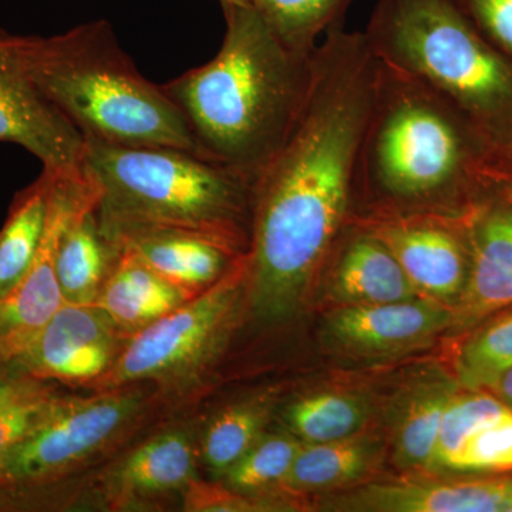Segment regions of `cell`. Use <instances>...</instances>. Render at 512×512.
<instances>
[{
  "instance_id": "44dd1931",
  "label": "cell",
  "mask_w": 512,
  "mask_h": 512,
  "mask_svg": "<svg viewBox=\"0 0 512 512\" xmlns=\"http://www.w3.org/2000/svg\"><path fill=\"white\" fill-rule=\"evenodd\" d=\"M52 184L53 174L43 170L10 204L0 229V299L25 278L35 261L46 231Z\"/></svg>"
},
{
  "instance_id": "e575fe53",
  "label": "cell",
  "mask_w": 512,
  "mask_h": 512,
  "mask_svg": "<svg viewBox=\"0 0 512 512\" xmlns=\"http://www.w3.org/2000/svg\"><path fill=\"white\" fill-rule=\"evenodd\" d=\"M35 380L39 379L29 376L19 366L0 363V404L22 392L25 387H28Z\"/></svg>"
},
{
  "instance_id": "7a4b0ae2",
  "label": "cell",
  "mask_w": 512,
  "mask_h": 512,
  "mask_svg": "<svg viewBox=\"0 0 512 512\" xmlns=\"http://www.w3.org/2000/svg\"><path fill=\"white\" fill-rule=\"evenodd\" d=\"M222 12L227 30L217 55L161 86L198 156L254 184L301 117L315 52L286 45L251 5Z\"/></svg>"
},
{
  "instance_id": "ba28073f",
  "label": "cell",
  "mask_w": 512,
  "mask_h": 512,
  "mask_svg": "<svg viewBox=\"0 0 512 512\" xmlns=\"http://www.w3.org/2000/svg\"><path fill=\"white\" fill-rule=\"evenodd\" d=\"M144 399L124 387L92 397L57 396L42 423L0 457V495L55 483L136 426Z\"/></svg>"
},
{
  "instance_id": "d6986e66",
  "label": "cell",
  "mask_w": 512,
  "mask_h": 512,
  "mask_svg": "<svg viewBox=\"0 0 512 512\" xmlns=\"http://www.w3.org/2000/svg\"><path fill=\"white\" fill-rule=\"evenodd\" d=\"M192 296L158 275L137 256L120 251L94 305L131 336Z\"/></svg>"
},
{
  "instance_id": "83f0119b",
  "label": "cell",
  "mask_w": 512,
  "mask_h": 512,
  "mask_svg": "<svg viewBox=\"0 0 512 512\" xmlns=\"http://www.w3.org/2000/svg\"><path fill=\"white\" fill-rule=\"evenodd\" d=\"M512 366V312L495 319L466 343L458 357V372L467 386L490 387Z\"/></svg>"
},
{
  "instance_id": "9c48e42d",
  "label": "cell",
  "mask_w": 512,
  "mask_h": 512,
  "mask_svg": "<svg viewBox=\"0 0 512 512\" xmlns=\"http://www.w3.org/2000/svg\"><path fill=\"white\" fill-rule=\"evenodd\" d=\"M49 171V170H47ZM49 217L35 261L15 288L0 299V363L18 360L63 305L56 275L60 239L74 217L96 207L99 188L86 173H53Z\"/></svg>"
},
{
  "instance_id": "8d00e7d4",
  "label": "cell",
  "mask_w": 512,
  "mask_h": 512,
  "mask_svg": "<svg viewBox=\"0 0 512 512\" xmlns=\"http://www.w3.org/2000/svg\"><path fill=\"white\" fill-rule=\"evenodd\" d=\"M491 184L494 185L495 191L501 198L512 204V180L495 181Z\"/></svg>"
},
{
  "instance_id": "8992f818",
  "label": "cell",
  "mask_w": 512,
  "mask_h": 512,
  "mask_svg": "<svg viewBox=\"0 0 512 512\" xmlns=\"http://www.w3.org/2000/svg\"><path fill=\"white\" fill-rule=\"evenodd\" d=\"M363 33L380 63L440 94L490 150L512 136V62L456 0H376Z\"/></svg>"
},
{
  "instance_id": "f546056e",
  "label": "cell",
  "mask_w": 512,
  "mask_h": 512,
  "mask_svg": "<svg viewBox=\"0 0 512 512\" xmlns=\"http://www.w3.org/2000/svg\"><path fill=\"white\" fill-rule=\"evenodd\" d=\"M447 468L460 471L512 470V410L468 437Z\"/></svg>"
},
{
  "instance_id": "836d02e7",
  "label": "cell",
  "mask_w": 512,
  "mask_h": 512,
  "mask_svg": "<svg viewBox=\"0 0 512 512\" xmlns=\"http://www.w3.org/2000/svg\"><path fill=\"white\" fill-rule=\"evenodd\" d=\"M483 175L490 183L512 180V136L488 151L484 158Z\"/></svg>"
},
{
  "instance_id": "e0dca14e",
  "label": "cell",
  "mask_w": 512,
  "mask_h": 512,
  "mask_svg": "<svg viewBox=\"0 0 512 512\" xmlns=\"http://www.w3.org/2000/svg\"><path fill=\"white\" fill-rule=\"evenodd\" d=\"M349 225V224H348ZM346 225L333 242V288L348 305H382L417 299L416 291L390 249L367 225Z\"/></svg>"
},
{
  "instance_id": "4fadbf2b",
  "label": "cell",
  "mask_w": 512,
  "mask_h": 512,
  "mask_svg": "<svg viewBox=\"0 0 512 512\" xmlns=\"http://www.w3.org/2000/svg\"><path fill=\"white\" fill-rule=\"evenodd\" d=\"M495 197L471 217L467 279L451 322L460 328L512 306V204Z\"/></svg>"
},
{
  "instance_id": "5bb4252c",
  "label": "cell",
  "mask_w": 512,
  "mask_h": 512,
  "mask_svg": "<svg viewBox=\"0 0 512 512\" xmlns=\"http://www.w3.org/2000/svg\"><path fill=\"white\" fill-rule=\"evenodd\" d=\"M451 322L453 315L439 303L412 299L382 305H348L332 315L328 330L342 348L380 355L423 345Z\"/></svg>"
},
{
  "instance_id": "7402d4cb",
  "label": "cell",
  "mask_w": 512,
  "mask_h": 512,
  "mask_svg": "<svg viewBox=\"0 0 512 512\" xmlns=\"http://www.w3.org/2000/svg\"><path fill=\"white\" fill-rule=\"evenodd\" d=\"M379 448L372 441L346 440L303 444L282 487L316 491L352 483L375 466Z\"/></svg>"
},
{
  "instance_id": "603a6c76",
  "label": "cell",
  "mask_w": 512,
  "mask_h": 512,
  "mask_svg": "<svg viewBox=\"0 0 512 512\" xmlns=\"http://www.w3.org/2000/svg\"><path fill=\"white\" fill-rule=\"evenodd\" d=\"M276 35L303 55H312L329 30L343 26L352 0H248Z\"/></svg>"
},
{
  "instance_id": "6da1fadb",
  "label": "cell",
  "mask_w": 512,
  "mask_h": 512,
  "mask_svg": "<svg viewBox=\"0 0 512 512\" xmlns=\"http://www.w3.org/2000/svg\"><path fill=\"white\" fill-rule=\"evenodd\" d=\"M379 60L365 33L329 30L313 55L311 89L291 137L252 190L248 291L264 322L301 305L333 242L350 222L360 141Z\"/></svg>"
},
{
  "instance_id": "5b68a950",
  "label": "cell",
  "mask_w": 512,
  "mask_h": 512,
  "mask_svg": "<svg viewBox=\"0 0 512 512\" xmlns=\"http://www.w3.org/2000/svg\"><path fill=\"white\" fill-rule=\"evenodd\" d=\"M96 215L111 244L144 231L205 235L248 254L254 184L192 151L86 141Z\"/></svg>"
},
{
  "instance_id": "d590c367",
  "label": "cell",
  "mask_w": 512,
  "mask_h": 512,
  "mask_svg": "<svg viewBox=\"0 0 512 512\" xmlns=\"http://www.w3.org/2000/svg\"><path fill=\"white\" fill-rule=\"evenodd\" d=\"M490 387L497 390L505 402L512 404V366L500 373Z\"/></svg>"
},
{
  "instance_id": "ac0fdd59",
  "label": "cell",
  "mask_w": 512,
  "mask_h": 512,
  "mask_svg": "<svg viewBox=\"0 0 512 512\" xmlns=\"http://www.w3.org/2000/svg\"><path fill=\"white\" fill-rule=\"evenodd\" d=\"M191 295L210 288L247 254L217 239L184 231H144L114 244Z\"/></svg>"
},
{
  "instance_id": "2e32d148",
  "label": "cell",
  "mask_w": 512,
  "mask_h": 512,
  "mask_svg": "<svg viewBox=\"0 0 512 512\" xmlns=\"http://www.w3.org/2000/svg\"><path fill=\"white\" fill-rule=\"evenodd\" d=\"M195 478V447L190 434L168 430L144 441L104 480L106 498L111 508L143 503L161 495L183 491Z\"/></svg>"
},
{
  "instance_id": "f1b7e54d",
  "label": "cell",
  "mask_w": 512,
  "mask_h": 512,
  "mask_svg": "<svg viewBox=\"0 0 512 512\" xmlns=\"http://www.w3.org/2000/svg\"><path fill=\"white\" fill-rule=\"evenodd\" d=\"M510 410L488 394L451 397L441 420L434 466L448 467L468 437Z\"/></svg>"
},
{
  "instance_id": "3957f363",
  "label": "cell",
  "mask_w": 512,
  "mask_h": 512,
  "mask_svg": "<svg viewBox=\"0 0 512 512\" xmlns=\"http://www.w3.org/2000/svg\"><path fill=\"white\" fill-rule=\"evenodd\" d=\"M490 147L470 121L419 80L379 62L372 110L357 154L353 210L369 201L377 217L443 214L490 190Z\"/></svg>"
},
{
  "instance_id": "7c38bea8",
  "label": "cell",
  "mask_w": 512,
  "mask_h": 512,
  "mask_svg": "<svg viewBox=\"0 0 512 512\" xmlns=\"http://www.w3.org/2000/svg\"><path fill=\"white\" fill-rule=\"evenodd\" d=\"M0 141L25 148L43 170H83L86 140L36 89L12 56L0 30Z\"/></svg>"
},
{
  "instance_id": "ffe728a7",
  "label": "cell",
  "mask_w": 512,
  "mask_h": 512,
  "mask_svg": "<svg viewBox=\"0 0 512 512\" xmlns=\"http://www.w3.org/2000/svg\"><path fill=\"white\" fill-rule=\"evenodd\" d=\"M96 207L74 217L60 239L56 275L66 303L94 305L120 254L101 231Z\"/></svg>"
},
{
  "instance_id": "30bf717a",
  "label": "cell",
  "mask_w": 512,
  "mask_h": 512,
  "mask_svg": "<svg viewBox=\"0 0 512 512\" xmlns=\"http://www.w3.org/2000/svg\"><path fill=\"white\" fill-rule=\"evenodd\" d=\"M130 336L96 305L63 302L18 366L35 379L94 383L103 379Z\"/></svg>"
},
{
  "instance_id": "d4e9b609",
  "label": "cell",
  "mask_w": 512,
  "mask_h": 512,
  "mask_svg": "<svg viewBox=\"0 0 512 512\" xmlns=\"http://www.w3.org/2000/svg\"><path fill=\"white\" fill-rule=\"evenodd\" d=\"M451 397L446 387L431 386L410 402L394 439V456L400 466L434 467L441 420Z\"/></svg>"
},
{
  "instance_id": "8fae6325",
  "label": "cell",
  "mask_w": 512,
  "mask_h": 512,
  "mask_svg": "<svg viewBox=\"0 0 512 512\" xmlns=\"http://www.w3.org/2000/svg\"><path fill=\"white\" fill-rule=\"evenodd\" d=\"M470 221L461 225L450 215L407 214L372 218L366 225L390 249L417 292L446 301L466 284Z\"/></svg>"
},
{
  "instance_id": "74e56055",
  "label": "cell",
  "mask_w": 512,
  "mask_h": 512,
  "mask_svg": "<svg viewBox=\"0 0 512 512\" xmlns=\"http://www.w3.org/2000/svg\"><path fill=\"white\" fill-rule=\"evenodd\" d=\"M221 8H227L232 5H249L248 0H220Z\"/></svg>"
},
{
  "instance_id": "4dcf8cb0",
  "label": "cell",
  "mask_w": 512,
  "mask_h": 512,
  "mask_svg": "<svg viewBox=\"0 0 512 512\" xmlns=\"http://www.w3.org/2000/svg\"><path fill=\"white\" fill-rule=\"evenodd\" d=\"M59 394L43 380L28 387L0 404V457L18 446L42 423Z\"/></svg>"
},
{
  "instance_id": "52a82bcc",
  "label": "cell",
  "mask_w": 512,
  "mask_h": 512,
  "mask_svg": "<svg viewBox=\"0 0 512 512\" xmlns=\"http://www.w3.org/2000/svg\"><path fill=\"white\" fill-rule=\"evenodd\" d=\"M248 288V254L210 288L127 339L100 390L156 382L164 387L194 382L220 355Z\"/></svg>"
},
{
  "instance_id": "4316f807",
  "label": "cell",
  "mask_w": 512,
  "mask_h": 512,
  "mask_svg": "<svg viewBox=\"0 0 512 512\" xmlns=\"http://www.w3.org/2000/svg\"><path fill=\"white\" fill-rule=\"evenodd\" d=\"M303 441L291 434L262 436L258 443L224 474L227 485L241 494L281 485Z\"/></svg>"
},
{
  "instance_id": "d6a6232c",
  "label": "cell",
  "mask_w": 512,
  "mask_h": 512,
  "mask_svg": "<svg viewBox=\"0 0 512 512\" xmlns=\"http://www.w3.org/2000/svg\"><path fill=\"white\" fill-rule=\"evenodd\" d=\"M181 493L184 511L188 512L252 511L256 507L228 485L202 483L197 478H192Z\"/></svg>"
},
{
  "instance_id": "9a60e30c",
  "label": "cell",
  "mask_w": 512,
  "mask_h": 512,
  "mask_svg": "<svg viewBox=\"0 0 512 512\" xmlns=\"http://www.w3.org/2000/svg\"><path fill=\"white\" fill-rule=\"evenodd\" d=\"M333 507L384 512H512V478L373 484L340 498Z\"/></svg>"
},
{
  "instance_id": "277c9868",
  "label": "cell",
  "mask_w": 512,
  "mask_h": 512,
  "mask_svg": "<svg viewBox=\"0 0 512 512\" xmlns=\"http://www.w3.org/2000/svg\"><path fill=\"white\" fill-rule=\"evenodd\" d=\"M3 37L30 82L84 140L197 153L181 111L161 84L138 72L106 20L49 37L5 30Z\"/></svg>"
},
{
  "instance_id": "484cf974",
  "label": "cell",
  "mask_w": 512,
  "mask_h": 512,
  "mask_svg": "<svg viewBox=\"0 0 512 512\" xmlns=\"http://www.w3.org/2000/svg\"><path fill=\"white\" fill-rule=\"evenodd\" d=\"M268 410L259 403L228 407L211 421L201 443L202 458L215 474H225L264 436Z\"/></svg>"
},
{
  "instance_id": "1f68e13d",
  "label": "cell",
  "mask_w": 512,
  "mask_h": 512,
  "mask_svg": "<svg viewBox=\"0 0 512 512\" xmlns=\"http://www.w3.org/2000/svg\"><path fill=\"white\" fill-rule=\"evenodd\" d=\"M491 46L512 62V0H456Z\"/></svg>"
},
{
  "instance_id": "cb8c5ba5",
  "label": "cell",
  "mask_w": 512,
  "mask_h": 512,
  "mask_svg": "<svg viewBox=\"0 0 512 512\" xmlns=\"http://www.w3.org/2000/svg\"><path fill=\"white\" fill-rule=\"evenodd\" d=\"M365 404L346 394L322 393L289 407L286 421L292 433L308 444L350 439L362 429Z\"/></svg>"
}]
</instances>
